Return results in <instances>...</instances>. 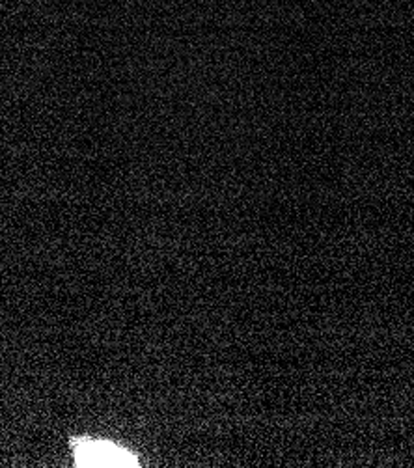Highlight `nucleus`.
I'll return each instance as SVG.
<instances>
[{"mask_svg": "<svg viewBox=\"0 0 414 468\" xmlns=\"http://www.w3.org/2000/svg\"><path fill=\"white\" fill-rule=\"evenodd\" d=\"M75 463L79 466H138L136 457L107 441L75 442Z\"/></svg>", "mask_w": 414, "mask_h": 468, "instance_id": "f257e3e1", "label": "nucleus"}]
</instances>
